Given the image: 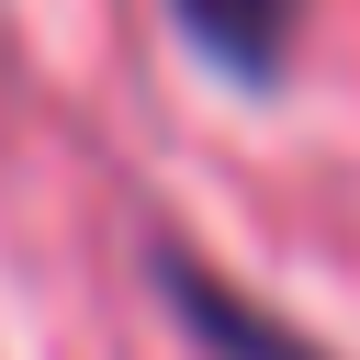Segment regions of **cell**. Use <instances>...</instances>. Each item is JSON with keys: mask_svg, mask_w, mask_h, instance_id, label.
<instances>
[{"mask_svg": "<svg viewBox=\"0 0 360 360\" xmlns=\"http://www.w3.org/2000/svg\"><path fill=\"white\" fill-rule=\"evenodd\" d=\"M292 11H304V0H180V22L202 34V56H225L236 79H270V68H281Z\"/></svg>", "mask_w": 360, "mask_h": 360, "instance_id": "7a4b0ae2", "label": "cell"}, {"mask_svg": "<svg viewBox=\"0 0 360 360\" xmlns=\"http://www.w3.org/2000/svg\"><path fill=\"white\" fill-rule=\"evenodd\" d=\"M169 304H180V315L202 326V349H214V360H326V349H304V338L259 326V315H248L236 292H214V281H202L191 259H169Z\"/></svg>", "mask_w": 360, "mask_h": 360, "instance_id": "6da1fadb", "label": "cell"}]
</instances>
